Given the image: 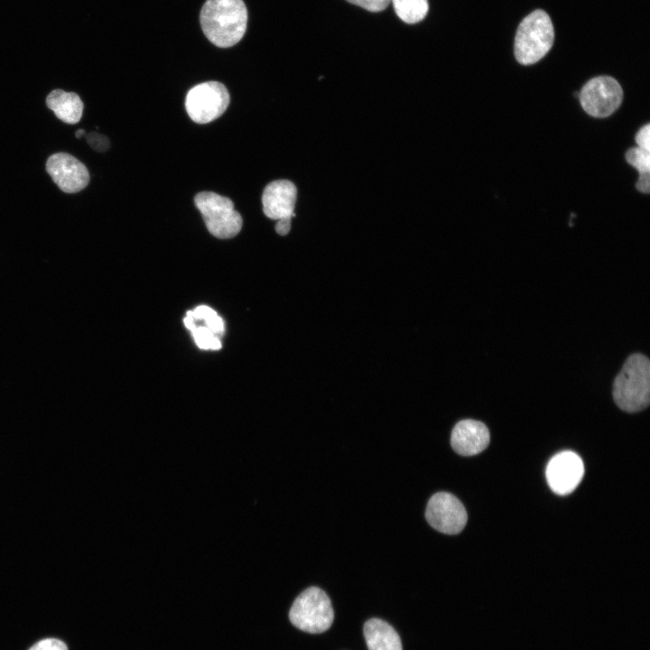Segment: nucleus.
Wrapping results in <instances>:
<instances>
[{
    "label": "nucleus",
    "mask_w": 650,
    "mask_h": 650,
    "mask_svg": "<svg viewBox=\"0 0 650 650\" xmlns=\"http://www.w3.org/2000/svg\"><path fill=\"white\" fill-rule=\"evenodd\" d=\"M200 21L206 37L219 48H228L244 36L247 10L243 0H207Z\"/></svg>",
    "instance_id": "obj_1"
},
{
    "label": "nucleus",
    "mask_w": 650,
    "mask_h": 650,
    "mask_svg": "<svg viewBox=\"0 0 650 650\" xmlns=\"http://www.w3.org/2000/svg\"><path fill=\"white\" fill-rule=\"evenodd\" d=\"M613 399L627 413L645 409L650 402V361L641 353L630 355L613 382Z\"/></svg>",
    "instance_id": "obj_2"
},
{
    "label": "nucleus",
    "mask_w": 650,
    "mask_h": 650,
    "mask_svg": "<svg viewBox=\"0 0 650 650\" xmlns=\"http://www.w3.org/2000/svg\"><path fill=\"white\" fill-rule=\"evenodd\" d=\"M553 25L543 10H535L520 23L515 38V56L523 65H531L543 58L552 46Z\"/></svg>",
    "instance_id": "obj_3"
},
{
    "label": "nucleus",
    "mask_w": 650,
    "mask_h": 650,
    "mask_svg": "<svg viewBox=\"0 0 650 650\" xmlns=\"http://www.w3.org/2000/svg\"><path fill=\"white\" fill-rule=\"evenodd\" d=\"M289 618L297 628L318 634L330 627L334 611L328 595L318 587H310L293 601Z\"/></svg>",
    "instance_id": "obj_4"
},
{
    "label": "nucleus",
    "mask_w": 650,
    "mask_h": 650,
    "mask_svg": "<svg viewBox=\"0 0 650 650\" xmlns=\"http://www.w3.org/2000/svg\"><path fill=\"white\" fill-rule=\"evenodd\" d=\"M194 203L212 236L231 238L240 232L243 219L229 198L212 191H201L195 195Z\"/></svg>",
    "instance_id": "obj_5"
},
{
    "label": "nucleus",
    "mask_w": 650,
    "mask_h": 650,
    "mask_svg": "<svg viewBox=\"0 0 650 650\" xmlns=\"http://www.w3.org/2000/svg\"><path fill=\"white\" fill-rule=\"evenodd\" d=\"M230 96L227 88L218 81H206L191 88L186 96L188 116L198 124L218 118L228 108Z\"/></svg>",
    "instance_id": "obj_6"
},
{
    "label": "nucleus",
    "mask_w": 650,
    "mask_h": 650,
    "mask_svg": "<svg viewBox=\"0 0 650 650\" xmlns=\"http://www.w3.org/2000/svg\"><path fill=\"white\" fill-rule=\"evenodd\" d=\"M582 108L594 117H607L621 105L623 90L612 77L599 76L590 79L579 95Z\"/></svg>",
    "instance_id": "obj_7"
},
{
    "label": "nucleus",
    "mask_w": 650,
    "mask_h": 650,
    "mask_svg": "<svg viewBox=\"0 0 650 650\" xmlns=\"http://www.w3.org/2000/svg\"><path fill=\"white\" fill-rule=\"evenodd\" d=\"M425 517L432 527L446 534L460 533L468 520L462 503L448 492H438L429 499Z\"/></svg>",
    "instance_id": "obj_8"
},
{
    "label": "nucleus",
    "mask_w": 650,
    "mask_h": 650,
    "mask_svg": "<svg viewBox=\"0 0 650 650\" xmlns=\"http://www.w3.org/2000/svg\"><path fill=\"white\" fill-rule=\"evenodd\" d=\"M584 474L581 459L576 453L566 450L554 455L546 468V478L551 489L558 495L572 492Z\"/></svg>",
    "instance_id": "obj_9"
},
{
    "label": "nucleus",
    "mask_w": 650,
    "mask_h": 650,
    "mask_svg": "<svg viewBox=\"0 0 650 650\" xmlns=\"http://www.w3.org/2000/svg\"><path fill=\"white\" fill-rule=\"evenodd\" d=\"M46 171L66 193L79 192L89 182V173L85 164L67 153L51 154L46 162Z\"/></svg>",
    "instance_id": "obj_10"
},
{
    "label": "nucleus",
    "mask_w": 650,
    "mask_h": 650,
    "mask_svg": "<svg viewBox=\"0 0 650 650\" xmlns=\"http://www.w3.org/2000/svg\"><path fill=\"white\" fill-rule=\"evenodd\" d=\"M297 189L288 180L270 182L262 195L263 211L271 219H282L295 216Z\"/></svg>",
    "instance_id": "obj_11"
},
{
    "label": "nucleus",
    "mask_w": 650,
    "mask_h": 650,
    "mask_svg": "<svg viewBox=\"0 0 650 650\" xmlns=\"http://www.w3.org/2000/svg\"><path fill=\"white\" fill-rule=\"evenodd\" d=\"M489 431L479 421L461 420L453 427L450 444L455 452L462 456H473L483 451L489 443Z\"/></svg>",
    "instance_id": "obj_12"
},
{
    "label": "nucleus",
    "mask_w": 650,
    "mask_h": 650,
    "mask_svg": "<svg viewBox=\"0 0 650 650\" xmlns=\"http://www.w3.org/2000/svg\"><path fill=\"white\" fill-rule=\"evenodd\" d=\"M363 631L368 650H403L397 632L382 619H368Z\"/></svg>",
    "instance_id": "obj_13"
},
{
    "label": "nucleus",
    "mask_w": 650,
    "mask_h": 650,
    "mask_svg": "<svg viewBox=\"0 0 650 650\" xmlns=\"http://www.w3.org/2000/svg\"><path fill=\"white\" fill-rule=\"evenodd\" d=\"M46 105L64 123L76 124L81 119L84 105L75 92L54 89L47 96Z\"/></svg>",
    "instance_id": "obj_14"
},
{
    "label": "nucleus",
    "mask_w": 650,
    "mask_h": 650,
    "mask_svg": "<svg viewBox=\"0 0 650 650\" xmlns=\"http://www.w3.org/2000/svg\"><path fill=\"white\" fill-rule=\"evenodd\" d=\"M397 16L406 23L421 22L427 14L428 0H391Z\"/></svg>",
    "instance_id": "obj_15"
},
{
    "label": "nucleus",
    "mask_w": 650,
    "mask_h": 650,
    "mask_svg": "<svg viewBox=\"0 0 650 650\" xmlns=\"http://www.w3.org/2000/svg\"><path fill=\"white\" fill-rule=\"evenodd\" d=\"M195 322L203 320L204 325L209 329L217 337L224 333V321L218 313L209 306L201 305L190 311Z\"/></svg>",
    "instance_id": "obj_16"
},
{
    "label": "nucleus",
    "mask_w": 650,
    "mask_h": 650,
    "mask_svg": "<svg viewBox=\"0 0 650 650\" xmlns=\"http://www.w3.org/2000/svg\"><path fill=\"white\" fill-rule=\"evenodd\" d=\"M626 159L638 171L639 178L650 177V152L633 147L627 152Z\"/></svg>",
    "instance_id": "obj_17"
},
{
    "label": "nucleus",
    "mask_w": 650,
    "mask_h": 650,
    "mask_svg": "<svg viewBox=\"0 0 650 650\" xmlns=\"http://www.w3.org/2000/svg\"><path fill=\"white\" fill-rule=\"evenodd\" d=\"M191 334L195 343L200 348L210 350H218L221 348L219 338L205 325L198 326L196 324L195 328L191 330Z\"/></svg>",
    "instance_id": "obj_18"
},
{
    "label": "nucleus",
    "mask_w": 650,
    "mask_h": 650,
    "mask_svg": "<svg viewBox=\"0 0 650 650\" xmlns=\"http://www.w3.org/2000/svg\"><path fill=\"white\" fill-rule=\"evenodd\" d=\"M348 2L358 5L369 12H381L385 10L390 4L391 0H347Z\"/></svg>",
    "instance_id": "obj_19"
},
{
    "label": "nucleus",
    "mask_w": 650,
    "mask_h": 650,
    "mask_svg": "<svg viewBox=\"0 0 650 650\" xmlns=\"http://www.w3.org/2000/svg\"><path fill=\"white\" fill-rule=\"evenodd\" d=\"M87 141L91 148L98 152H105L110 146L109 140L107 136L94 132L87 135Z\"/></svg>",
    "instance_id": "obj_20"
},
{
    "label": "nucleus",
    "mask_w": 650,
    "mask_h": 650,
    "mask_svg": "<svg viewBox=\"0 0 650 650\" xmlns=\"http://www.w3.org/2000/svg\"><path fill=\"white\" fill-rule=\"evenodd\" d=\"M29 650H68V647L59 639L46 638L34 644Z\"/></svg>",
    "instance_id": "obj_21"
},
{
    "label": "nucleus",
    "mask_w": 650,
    "mask_h": 650,
    "mask_svg": "<svg viewBox=\"0 0 650 650\" xmlns=\"http://www.w3.org/2000/svg\"><path fill=\"white\" fill-rule=\"evenodd\" d=\"M636 143L638 147L650 152V125H645L636 135Z\"/></svg>",
    "instance_id": "obj_22"
},
{
    "label": "nucleus",
    "mask_w": 650,
    "mask_h": 650,
    "mask_svg": "<svg viewBox=\"0 0 650 650\" xmlns=\"http://www.w3.org/2000/svg\"><path fill=\"white\" fill-rule=\"evenodd\" d=\"M291 219L290 218H286L277 220L275 231L281 236L287 235L291 229Z\"/></svg>",
    "instance_id": "obj_23"
},
{
    "label": "nucleus",
    "mask_w": 650,
    "mask_h": 650,
    "mask_svg": "<svg viewBox=\"0 0 650 650\" xmlns=\"http://www.w3.org/2000/svg\"><path fill=\"white\" fill-rule=\"evenodd\" d=\"M85 134L84 129H79L75 133L77 138H80Z\"/></svg>",
    "instance_id": "obj_24"
}]
</instances>
